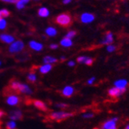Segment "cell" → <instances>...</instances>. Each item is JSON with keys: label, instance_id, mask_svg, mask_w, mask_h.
<instances>
[{"label": "cell", "instance_id": "cell-1", "mask_svg": "<svg viewBox=\"0 0 129 129\" xmlns=\"http://www.w3.org/2000/svg\"><path fill=\"white\" fill-rule=\"evenodd\" d=\"M54 22L61 27L67 28L72 24V17L69 13H62V14L57 15L55 17Z\"/></svg>", "mask_w": 129, "mask_h": 129}, {"label": "cell", "instance_id": "cell-2", "mask_svg": "<svg viewBox=\"0 0 129 129\" xmlns=\"http://www.w3.org/2000/svg\"><path fill=\"white\" fill-rule=\"evenodd\" d=\"M24 47V43L21 40H17L13 43H11L10 47H9V51L12 54L19 53L23 50Z\"/></svg>", "mask_w": 129, "mask_h": 129}, {"label": "cell", "instance_id": "cell-3", "mask_svg": "<svg viewBox=\"0 0 129 129\" xmlns=\"http://www.w3.org/2000/svg\"><path fill=\"white\" fill-rule=\"evenodd\" d=\"M73 114L67 112H54L50 113V117L54 120H62L66 119L69 117H72Z\"/></svg>", "mask_w": 129, "mask_h": 129}, {"label": "cell", "instance_id": "cell-4", "mask_svg": "<svg viewBox=\"0 0 129 129\" xmlns=\"http://www.w3.org/2000/svg\"><path fill=\"white\" fill-rule=\"evenodd\" d=\"M118 119L117 117L111 118L103 123L101 129H117V122Z\"/></svg>", "mask_w": 129, "mask_h": 129}, {"label": "cell", "instance_id": "cell-5", "mask_svg": "<svg viewBox=\"0 0 129 129\" xmlns=\"http://www.w3.org/2000/svg\"><path fill=\"white\" fill-rule=\"evenodd\" d=\"M125 91L126 89H119L116 87H113L109 90L108 94L110 97H113V98H117V97L120 96L122 94H124Z\"/></svg>", "mask_w": 129, "mask_h": 129}, {"label": "cell", "instance_id": "cell-6", "mask_svg": "<svg viewBox=\"0 0 129 129\" xmlns=\"http://www.w3.org/2000/svg\"><path fill=\"white\" fill-rule=\"evenodd\" d=\"M94 20V16L90 13H84L80 16V21L84 24H89Z\"/></svg>", "mask_w": 129, "mask_h": 129}, {"label": "cell", "instance_id": "cell-7", "mask_svg": "<svg viewBox=\"0 0 129 129\" xmlns=\"http://www.w3.org/2000/svg\"><path fill=\"white\" fill-rule=\"evenodd\" d=\"M20 102V99L15 94H10L6 99V103L10 106H17Z\"/></svg>", "mask_w": 129, "mask_h": 129}, {"label": "cell", "instance_id": "cell-8", "mask_svg": "<svg viewBox=\"0 0 129 129\" xmlns=\"http://www.w3.org/2000/svg\"><path fill=\"white\" fill-rule=\"evenodd\" d=\"M113 42V35L112 32H107L106 35L105 36L104 39L102 40V44L104 45H110Z\"/></svg>", "mask_w": 129, "mask_h": 129}, {"label": "cell", "instance_id": "cell-9", "mask_svg": "<svg viewBox=\"0 0 129 129\" xmlns=\"http://www.w3.org/2000/svg\"><path fill=\"white\" fill-rule=\"evenodd\" d=\"M77 61L79 63H84L85 64H87V66H91L94 62L92 58L88 57H85V56L79 57L78 58H77Z\"/></svg>", "mask_w": 129, "mask_h": 129}, {"label": "cell", "instance_id": "cell-10", "mask_svg": "<svg viewBox=\"0 0 129 129\" xmlns=\"http://www.w3.org/2000/svg\"><path fill=\"white\" fill-rule=\"evenodd\" d=\"M114 85L116 87L119 89H126V87L127 86V81L124 79H120L117 81H115Z\"/></svg>", "mask_w": 129, "mask_h": 129}, {"label": "cell", "instance_id": "cell-11", "mask_svg": "<svg viewBox=\"0 0 129 129\" xmlns=\"http://www.w3.org/2000/svg\"><path fill=\"white\" fill-rule=\"evenodd\" d=\"M0 40L6 43H13L14 42V37L10 35L3 34L0 36Z\"/></svg>", "mask_w": 129, "mask_h": 129}, {"label": "cell", "instance_id": "cell-12", "mask_svg": "<svg viewBox=\"0 0 129 129\" xmlns=\"http://www.w3.org/2000/svg\"><path fill=\"white\" fill-rule=\"evenodd\" d=\"M33 105L38 108L39 109H41V110L43 111H47V107L46 106V105H45V103H43L42 101L40 100H34L33 102Z\"/></svg>", "mask_w": 129, "mask_h": 129}, {"label": "cell", "instance_id": "cell-13", "mask_svg": "<svg viewBox=\"0 0 129 129\" xmlns=\"http://www.w3.org/2000/svg\"><path fill=\"white\" fill-rule=\"evenodd\" d=\"M62 95L66 97H71L74 93V89L71 86H67L62 90Z\"/></svg>", "mask_w": 129, "mask_h": 129}, {"label": "cell", "instance_id": "cell-14", "mask_svg": "<svg viewBox=\"0 0 129 129\" xmlns=\"http://www.w3.org/2000/svg\"><path fill=\"white\" fill-rule=\"evenodd\" d=\"M29 47L32 49V50H36V51H40L43 50V45L40 43H37L36 41H31L29 43Z\"/></svg>", "mask_w": 129, "mask_h": 129}, {"label": "cell", "instance_id": "cell-15", "mask_svg": "<svg viewBox=\"0 0 129 129\" xmlns=\"http://www.w3.org/2000/svg\"><path fill=\"white\" fill-rule=\"evenodd\" d=\"M10 118L12 119V120H21L22 119V113L21 111L17 110L12 112L10 114Z\"/></svg>", "mask_w": 129, "mask_h": 129}, {"label": "cell", "instance_id": "cell-16", "mask_svg": "<svg viewBox=\"0 0 129 129\" xmlns=\"http://www.w3.org/2000/svg\"><path fill=\"white\" fill-rule=\"evenodd\" d=\"M24 93V94H31L32 93V91L30 89V87L26 85V84H23L21 83V86H20V88H19V93Z\"/></svg>", "mask_w": 129, "mask_h": 129}, {"label": "cell", "instance_id": "cell-17", "mask_svg": "<svg viewBox=\"0 0 129 129\" xmlns=\"http://www.w3.org/2000/svg\"><path fill=\"white\" fill-rule=\"evenodd\" d=\"M51 69H52V66H51V64H45L40 68V72L43 74H45V73H49L50 70H51Z\"/></svg>", "mask_w": 129, "mask_h": 129}, {"label": "cell", "instance_id": "cell-18", "mask_svg": "<svg viewBox=\"0 0 129 129\" xmlns=\"http://www.w3.org/2000/svg\"><path fill=\"white\" fill-rule=\"evenodd\" d=\"M61 45L64 47H69L73 45V41L72 40H70V39L64 37L61 40Z\"/></svg>", "mask_w": 129, "mask_h": 129}, {"label": "cell", "instance_id": "cell-19", "mask_svg": "<svg viewBox=\"0 0 129 129\" xmlns=\"http://www.w3.org/2000/svg\"><path fill=\"white\" fill-rule=\"evenodd\" d=\"M49 14L50 12L49 10L46 8V7H42L38 11V14L40 17H47L49 16Z\"/></svg>", "mask_w": 129, "mask_h": 129}, {"label": "cell", "instance_id": "cell-20", "mask_svg": "<svg viewBox=\"0 0 129 129\" xmlns=\"http://www.w3.org/2000/svg\"><path fill=\"white\" fill-rule=\"evenodd\" d=\"M46 33L49 36H55L57 34V30L53 27H48L46 29Z\"/></svg>", "mask_w": 129, "mask_h": 129}, {"label": "cell", "instance_id": "cell-21", "mask_svg": "<svg viewBox=\"0 0 129 129\" xmlns=\"http://www.w3.org/2000/svg\"><path fill=\"white\" fill-rule=\"evenodd\" d=\"M44 62L46 64H53V63H55L57 62V59L55 57H50V56H46L44 57L43 59Z\"/></svg>", "mask_w": 129, "mask_h": 129}, {"label": "cell", "instance_id": "cell-22", "mask_svg": "<svg viewBox=\"0 0 129 129\" xmlns=\"http://www.w3.org/2000/svg\"><path fill=\"white\" fill-rule=\"evenodd\" d=\"M28 3V1H26V0H19L16 3V6L17 9H23L24 7V5L27 4Z\"/></svg>", "mask_w": 129, "mask_h": 129}, {"label": "cell", "instance_id": "cell-23", "mask_svg": "<svg viewBox=\"0 0 129 129\" xmlns=\"http://www.w3.org/2000/svg\"><path fill=\"white\" fill-rule=\"evenodd\" d=\"M28 80L30 83H35L36 80V74L33 73H29L28 76Z\"/></svg>", "mask_w": 129, "mask_h": 129}, {"label": "cell", "instance_id": "cell-24", "mask_svg": "<svg viewBox=\"0 0 129 129\" xmlns=\"http://www.w3.org/2000/svg\"><path fill=\"white\" fill-rule=\"evenodd\" d=\"M6 127H7V129H15L16 123L14 120H11V121L8 122V124H6Z\"/></svg>", "mask_w": 129, "mask_h": 129}, {"label": "cell", "instance_id": "cell-25", "mask_svg": "<svg viewBox=\"0 0 129 129\" xmlns=\"http://www.w3.org/2000/svg\"><path fill=\"white\" fill-rule=\"evenodd\" d=\"M76 35V31H69L67 33L66 38H68V39H70V40H72V38H73Z\"/></svg>", "mask_w": 129, "mask_h": 129}, {"label": "cell", "instance_id": "cell-26", "mask_svg": "<svg viewBox=\"0 0 129 129\" xmlns=\"http://www.w3.org/2000/svg\"><path fill=\"white\" fill-rule=\"evenodd\" d=\"M0 13H1V15H2L3 17H8L10 14V13L7 10H6V9H3L2 10H0Z\"/></svg>", "mask_w": 129, "mask_h": 129}, {"label": "cell", "instance_id": "cell-27", "mask_svg": "<svg viewBox=\"0 0 129 129\" xmlns=\"http://www.w3.org/2000/svg\"><path fill=\"white\" fill-rule=\"evenodd\" d=\"M106 50H107V51H109V52L112 53V52H113V51L116 50V47L114 46V45H113V44L108 45L107 47H106Z\"/></svg>", "mask_w": 129, "mask_h": 129}, {"label": "cell", "instance_id": "cell-28", "mask_svg": "<svg viewBox=\"0 0 129 129\" xmlns=\"http://www.w3.org/2000/svg\"><path fill=\"white\" fill-rule=\"evenodd\" d=\"M6 27V21L4 19H2L0 21V29H5Z\"/></svg>", "mask_w": 129, "mask_h": 129}, {"label": "cell", "instance_id": "cell-29", "mask_svg": "<svg viewBox=\"0 0 129 129\" xmlns=\"http://www.w3.org/2000/svg\"><path fill=\"white\" fill-rule=\"evenodd\" d=\"M83 117L84 118H91L94 117V114L93 113H85V114H83Z\"/></svg>", "mask_w": 129, "mask_h": 129}, {"label": "cell", "instance_id": "cell-30", "mask_svg": "<svg viewBox=\"0 0 129 129\" xmlns=\"http://www.w3.org/2000/svg\"><path fill=\"white\" fill-rule=\"evenodd\" d=\"M57 106L58 107V108H61V109H63V108H66L68 106L66 105V104H64V103H59V104H57Z\"/></svg>", "mask_w": 129, "mask_h": 129}, {"label": "cell", "instance_id": "cell-31", "mask_svg": "<svg viewBox=\"0 0 129 129\" xmlns=\"http://www.w3.org/2000/svg\"><path fill=\"white\" fill-rule=\"evenodd\" d=\"M94 80H95V78H94V77H91V79H89V80H87V83H88V84H92V83L94 82Z\"/></svg>", "mask_w": 129, "mask_h": 129}, {"label": "cell", "instance_id": "cell-32", "mask_svg": "<svg viewBox=\"0 0 129 129\" xmlns=\"http://www.w3.org/2000/svg\"><path fill=\"white\" fill-rule=\"evenodd\" d=\"M4 2H6V3H17V1H16V0H4Z\"/></svg>", "mask_w": 129, "mask_h": 129}, {"label": "cell", "instance_id": "cell-33", "mask_svg": "<svg viewBox=\"0 0 129 129\" xmlns=\"http://www.w3.org/2000/svg\"><path fill=\"white\" fill-rule=\"evenodd\" d=\"M50 47L51 49H57V44H51L50 46Z\"/></svg>", "mask_w": 129, "mask_h": 129}, {"label": "cell", "instance_id": "cell-34", "mask_svg": "<svg viewBox=\"0 0 129 129\" xmlns=\"http://www.w3.org/2000/svg\"><path fill=\"white\" fill-rule=\"evenodd\" d=\"M68 64H69V66H75V62L73 61H70L68 63Z\"/></svg>", "mask_w": 129, "mask_h": 129}, {"label": "cell", "instance_id": "cell-35", "mask_svg": "<svg viewBox=\"0 0 129 129\" xmlns=\"http://www.w3.org/2000/svg\"><path fill=\"white\" fill-rule=\"evenodd\" d=\"M62 3H63L64 4H68V3H71V1H70V0H64V1H63Z\"/></svg>", "mask_w": 129, "mask_h": 129}, {"label": "cell", "instance_id": "cell-36", "mask_svg": "<svg viewBox=\"0 0 129 129\" xmlns=\"http://www.w3.org/2000/svg\"><path fill=\"white\" fill-rule=\"evenodd\" d=\"M3 19V17H2V15H1V13H0V21H1Z\"/></svg>", "mask_w": 129, "mask_h": 129}, {"label": "cell", "instance_id": "cell-37", "mask_svg": "<svg viewBox=\"0 0 129 129\" xmlns=\"http://www.w3.org/2000/svg\"><path fill=\"white\" fill-rule=\"evenodd\" d=\"M124 129H129V124H128V125H127V126H126V127H125Z\"/></svg>", "mask_w": 129, "mask_h": 129}, {"label": "cell", "instance_id": "cell-38", "mask_svg": "<svg viewBox=\"0 0 129 129\" xmlns=\"http://www.w3.org/2000/svg\"><path fill=\"white\" fill-rule=\"evenodd\" d=\"M61 60H64V57H61Z\"/></svg>", "mask_w": 129, "mask_h": 129}, {"label": "cell", "instance_id": "cell-39", "mask_svg": "<svg viewBox=\"0 0 129 129\" xmlns=\"http://www.w3.org/2000/svg\"><path fill=\"white\" fill-rule=\"evenodd\" d=\"M0 64H1V61H0Z\"/></svg>", "mask_w": 129, "mask_h": 129}, {"label": "cell", "instance_id": "cell-40", "mask_svg": "<svg viewBox=\"0 0 129 129\" xmlns=\"http://www.w3.org/2000/svg\"><path fill=\"white\" fill-rule=\"evenodd\" d=\"M94 129H98V128H94Z\"/></svg>", "mask_w": 129, "mask_h": 129}]
</instances>
